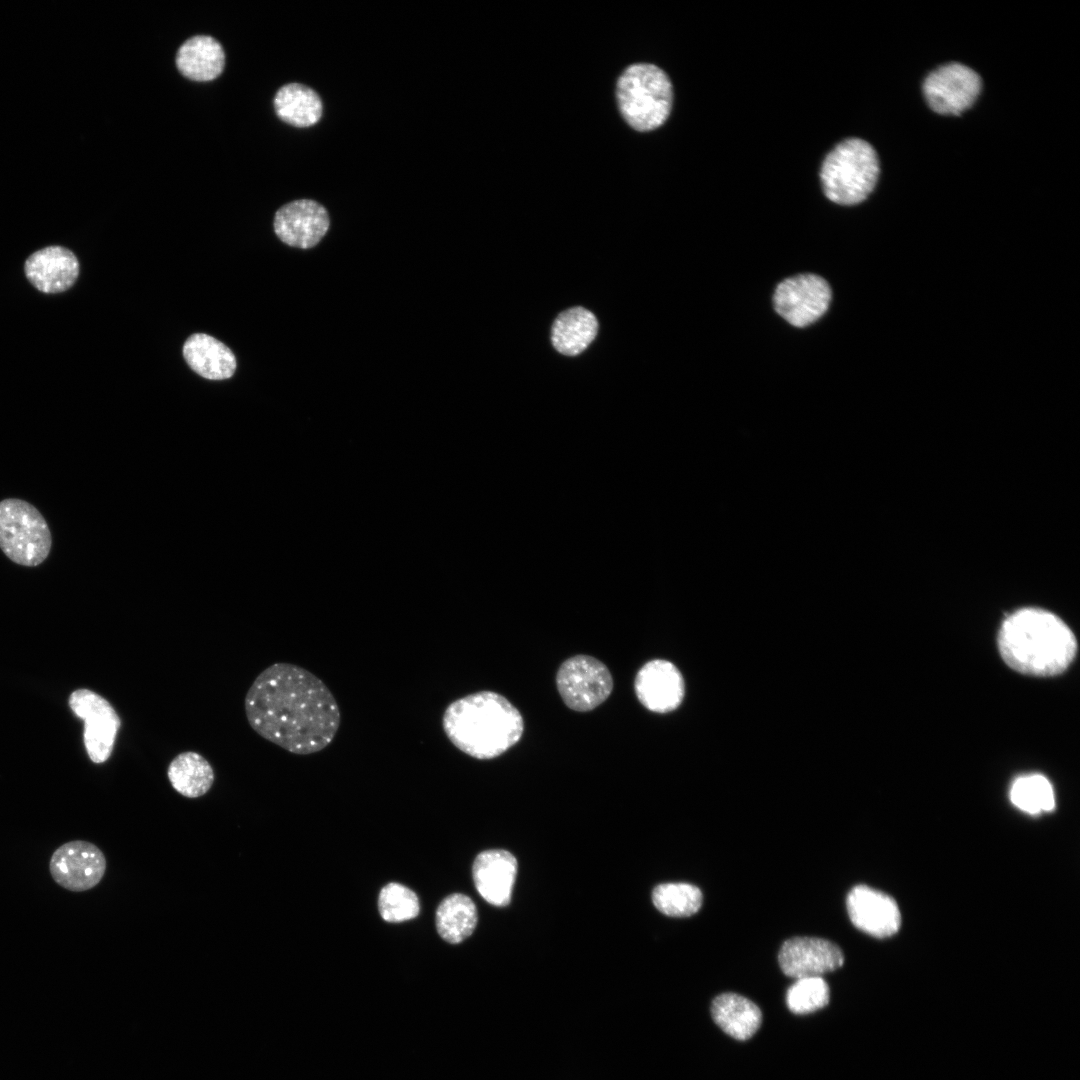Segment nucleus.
Returning <instances> with one entry per match:
<instances>
[{"mask_svg": "<svg viewBox=\"0 0 1080 1080\" xmlns=\"http://www.w3.org/2000/svg\"><path fill=\"white\" fill-rule=\"evenodd\" d=\"M244 706L256 733L297 755L324 750L341 723L338 703L328 686L291 663L264 669L249 687Z\"/></svg>", "mask_w": 1080, "mask_h": 1080, "instance_id": "1", "label": "nucleus"}, {"mask_svg": "<svg viewBox=\"0 0 1080 1080\" xmlns=\"http://www.w3.org/2000/svg\"><path fill=\"white\" fill-rule=\"evenodd\" d=\"M997 643L1010 668L1038 677L1062 673L1077 652L1075 635L1067 624L1039 608H1023L1009 615L1001 625Z\"/></svg>", "mask_w": 1080, "mask_h": 1080, "instance_id": "2", "label": "nucleus"}, {"mask_svg": "<svg viewBox=\"0 0 1080 1080\" xmlns=\"http://www.w3.org/2000/svg\"><path fill=\"white\" fill-rule=\"evenodd\" d=\"M442 727L458 750L478 760H490L521 739L524 721L507 698L483 690L448 704L442 716Z\"/></svg>", "mask_w": 1080, "mask_h": 1080, "instance_id": "3", "label": "nucleus"}, {"mask_svg": "<svg viewBox=\"0 0 1080 1080\" xmlns=\"http://www.w3.org/2000/svg\"><path fill=\"white\" fill-rule=\"evenodd\" d=\"M879 176V161L874 148L859 138L838 143L825 157L820 179L826 197L839 205L864 201L874 189Z\"/></svg>", "mask_w": 1080, "mask_h": 1080, "instance_id": "4", "label": "nucleus"}, {"mask_svg": "<svg viewBox=\"0 0 1080 1080\" xmlns=\"http://www.w3.org/2000/svg\"><path fill=\"white\" fill-rule=\"evenodd\" d=\"M616 96L626 122L637 131H651L661 126L670 114L672 84L659 67L637 63L627 67L619 77Z\"/></svg>", "mask_w": 1080, "mask_h": 1080, "instance_id": "5", "label": "nucleus"}, {"mask_svg": "<svg viewBox=\"0 0 1080 1080\" xmlns=\"http://www.w3.org/2000/svg\"><path fill=\"white\" fill-rule=\"evenodd\" d=\"M51 546L50 529L35 506L18 498L0 501V549L12 562L38 566Z\"/></svg>", "mask_w": 1080, "mask_h": 1080, "instance_id": "6", "label": "nucleus"}, {"mask_svg": "<svg viewBox=\"0 0 1080 1080\" xmlns=\"http://www.w3.org/2000/svg\"><path fill=\"white\" fill-rule=\"evenodd\" d=\"M561 699L571 710L588 712L607 700L613 690V677L607 666L589 655L565 660L556 674Z\"/></svg>", "mask_w": 1080, "mask_h": 1080, "instance_id": "7", "label": "nucleus"}, {"mask_svg": "<svg viewBox=\"0 0 1080 1080\" xmlns=\"http://www.w3.org/2000/svg\"><path fill=\"white\" fill-rule=\"evenodd\" d=\"M74 714L84 721L83 741L90 760L96 764L111 756L121 719L110 702L89 689H77L69 698Z\"/></svg>", "mask_w": 1080, "mask_h": 1080, "instance_id": "8", "label": "nucleus"}, {"mask_svg": "<svg viewBox=\"0 0 1080 1080\" xmlns=\"http://www.w3.org/2000/svg\"><path fill=\"white\" fill-rule=\"evenodd\" d=\"M828 283L815 274H799L782 281L776 288L773 304L776 312L795 327H805L818 320L831 301Z\"/></svg>", "mask_w": 1080, "mask_h": 1080, "instance_id": "9", "label": "nucleus"}, {"mask_svg": "<svg viewBox=\"0 0 1080 1080\" xmlns=\"http://www.w3.org/2000/svg\"><path fill=\"white\" fill-rule=\"evenodd\" d=\"M49 871L53 880L62 888L83 892L94 888L102 880L106 871V859L93 843L73 840L53 852Z\"/></svg>", "mask_w": 1080, "mask_h": 1080, "instance_id": "10", "label": "nucleus"}, {"mask_svg": "<svg viewBox=\"0 0 1080 1080\" xmlns=\"http://www.w3.org/2000/svg\"><path fill=\"white\" fill-rule=\"evenodd\" d=\"M980 90L979 75L959 63L937 68L923 83V92L930 108L944 115H959L971 107Z\"/></svg>", "mask_w": 1080, "mask_h": 1080, "instance_id": "11", "label": "nucleus"}, {"mask_svg": "<svg viewBox=\"0 0 1080 1080\" xmlns=\"http://www.w3.org/2000/svg\"><path fill=\"white\" fill-rule=\"evenodd\" d=\"M330 218L326 208L311 199H298L280 207L273 228L284 244L300 249L317 246L328 233Z\"/></svg>", "mask_w": 1080, "mask_h": 1080, "instance_id": "12", "label": "nucleus"}, {"mask_svg": "<svg viewBox=\"0 0 1080 1080\" xmlns=\"http://www.w3.org/2000/svg\"><path fill=\"white\" fill-rule=\"evenodd\" d=\"M778 961L783 973L795 979L821 977L840 968L844 962L841 949L818 937H794L781 946Z\"/></svg>", "mask_w": 1080, "mask_h": 1080, "instance_id": "13", "label": "nucleus"}, {"mask_svg": "<svg viewBox=\"0 0 1080 1080\" xmlns=\"http://www.w3.org/2000/svg\"><path fill=\"white\" fill-rule=\"evenodd\" d=\"M846 904L853 925L868 935L889 937L901 926V913L896 901L879 890L857 885L848 893Z\"/></svg>", "mask_w": 1080, "mask_h": 1080, "instance_id": "14", "label": "nucleus"}, {"mask_svg": "<svg viewBox=\"0 0 1080 1080\" xmlns=\"http://www.w3.org/2000/svg\"><path fill=\"white\" fill-rule=\"evenodd\" d=\"M634 691L646 709L667 713L681 704L685 693L684 679L673 663L654 659L645 663L637 672Z\"/></svg>", "mask_w": 1080, "mask_h": 1080, "instance_id": "15", "label": "nucleus"}, {"mask_svg": "<svg viewBox=\"0 0 1080 1080\" xmlns=\"http://www.w3.org/2000/svg\"><path fill=\"white\" fill-rule=\"evenodd\" d=\"M29 282L39 291L48 294L68 290L79 275V262L75 254L61 246H49L32 253L24 265Z\"/></svg>", "mask_w": 1080, "mask_h": 1080, "instance_id": "16", "label": "nucleus"}, {"mask_svg": "<svg viewBox=\"0 0 1080 1080\" xmlns=\"http://www.w3.org/2000/svg\"><path fill=\"white\" fill-rule=\"evenodd\" d=\"M472 874L475 887L486 902L497 907L510 903L517 874V860L510 852L503 849L481 852L474 860Z\"/></svg>", "mask_w": 1080, "mask_h": 1080, "instance_id": "17", "label": "nucleus"}, {"mask_svg": "<svg viewBox=\"0 0 1080 1080\" xmlns=\"http://www.w3.org/2000/svg\"><path fill=\"white\" fill-rule=\"evenodd\" d=\"M183 356L198 375L210 380L230 378L236 370L233 352L216 338L196 333L184 343Z\"/></svg>", "mask_w": 1080, "mask_h": 1080, "instance_id": "18", "label": "nucleus"}, {"mask_svg": "<svg viewBox=\"0 0 1080 1080\" xmlns=\"http://www.w3.org/2000/svg\"><path fill=\"white\" fill-rule=\"evenodd\" d=\"M176 66L186 78L207 82L216 79L225 66L222 45L208 35H196L187 39L178 49Z\"/></svg>", "mask_w": 1080, "mask_h": 1080, "instance_id": "19", "label": "nucleus"}, {"mask_svg": "<svg viewBox=\"0 0 1080 1080\" xmlns=\"http://www.w3.org/2000/svg\"><path fill=\"white\" fill-rule=\"evenodd\" d=\"M711 1014L714 1022L726 1034L740 1041L751 1038L762 1021L761 1010L755 1003L731 992L714 998Z\"/></svg>", "mask_w": 1080, "mask_h": 1080, "instance_id": "20", "label": "nucleus"}, {"mask_svg": "<svg viewBox=\"0 0 1080 1080\" xmlns=\"http://www.w3.org/2000/svg\"><path fill=\"white\" fill-rule=\"evenodd\" d=\"M273 106L280 120L298 128L316 124L323 112L320 96L300 83H288L279 88Z\"/></svg>", "mask_w": 1080, "mask_h": 1080, "instance_id": "21", "label": "nucleus"}, {"mask_svg": "<svg viewBox=\"0 0 1080 1080\" xmlns=\"http://www.w3.org/2000/svg\"><path fill=\"white\" fill-rule=\"evenodd\" d=\"M598 323L592 312L574 307L560 313L552 326L551 340L555 349L567 356H575L593 341Z\"/></svg>", "mask_w": 1080, "mask_h": 1080, "instance_id": "22", "label": "nucleus"}, {"mask_svg": "<svg viewBox=\"0 0 1080 1080\" xmlns=\"http://www.w3.org/2000/svg\"><path fill=\"white\" fill-rule=\"evenodd\" d=\"M167 776L174 790L187 798L205 795L215 779L209 761L195 751L176 755L168 765Z\"/></svg>", "mask_w": 1080, "mask_h": 1080, "instance_id": "23", "label": "nucleus"}, {"mask_svg": "<svg viewBox=\"0 0 1080 1080\" xmlns=\"http://www.w3.org/2000/svg\"><path fill=\"white\" fill-rule=\"evenodd\" d=\"M477 909L466 895L454 893L442 900L436 910V928L445 941L457 944L472 934L477 924Z\"/></svg>", "mask_w": 1080, "mask_h": 1080, "instance_id": "24", "label": "nucleus"}, {"mask_svg": "<svg viewBox=\"0 0 1080 1080\" xmlns=\"http://www.w3.org/2000/svg\"><path fill=\"white\" fill-rule=\"evenodd\" d=\"M1010 800L1019 810L1036 815L1055 807V795L1050 781L1041 774H1028L1015 779Z\"/></svg>", "mask_w": 1080, "mask_h": 1080, "instance_id": "25", "label": "nucleus"}, {"mask_svg": "<svg viewBox=\"0 0 1080 1080\" xmlns=\"http://www.w3.org/2000/svg\"><path fill=\"white\" fill-rule=\"evenodd\" d=\"M654 906L663 914L671 917H688L701 907V890L689 883H664L656 886L652 892Z\"/></svg>", "mask_w": 1080, "mask_h": 1080, "instance_id": "26", "label": "nucleus"}, {"mask_svg": "<svg viewBox=\"0 0 1080 1080\" xmlns=\"http://www.w3.org/2000/svg\"><path fill=\"white\" fill-rule=\"evenodd\" d=\"M378 909L381 917L391 923H398L415 918L420 910L417 895L408 887L400 883H389L384 886L378 898Z\"/></svg>", "mask_w": 1080, "mask_h": 1080, "instance_id": "27", "label": "nucleus"}, {"mask_svg": "<svg viewBox=\"0 0 1080 1080\" xmlns=\"http://www.w3.org/2000/svg\"><path fill=\"white\" fill-rule=\"evenodd\" d=\"M829 987L821 977L796 979L786 993V1004L794 1014H808L825 1007L830 998Z\"/></svg>", "mask_w": 1080, "mask_h": 1080, "instance_id": "28", "label": "nucleus"}]
</instances>
